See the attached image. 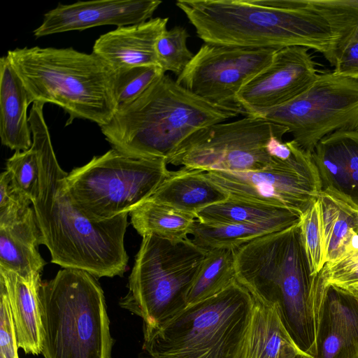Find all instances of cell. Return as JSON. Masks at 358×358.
<instances>
[{
  "label": "cell",
  "instance_id": "19",
  "mask_svg": "<svg viewBox=\"0 0 358 358\" xmlns=\"http://www.w3.org/2000/svg\"><path fill=\"white\" fill-rule=\"evenodd\" d=\"M28 92L6 55L0 58V138L1 144L15 151L32 145L27 115Z\"/></svg>",
  "mask_w": 358,
  "mask_h": 358
},
{
  "label": "cell",
  "instance_id": "33",
  "mask_svg": "<svg viewBox=\"0 0 358 358\" xmlns=\"http://www.w3.org/2000/svg\"><path fill=\"white\" fill-rule=\"evenodd\" d=\"M299 226L310 275L314 276L321 271L326 264L321 208L318 199L301 215Z\"/></svg>",
  "mask_w": 358,
  "mask_h": 358
},
{
  "label": "cell",
  "instance_id": "29",
  "mask_svg": "<svg viewBox=\"0 0 358 358\" xmlns=\"http://www.w3.org/2000/svg\"><path fill=\"white\" fill-rule=\"evenodd\" d=\"M308 1L326 19L332 30L335 41L331 55L336 45L350 38L358 37V0Z\"/></svg>",
  "mask_w": 358,
  "mask_h": 358
},
{
  "label": "cell",
  "instance_id": "16",
  "mask_svg": "<svg viewBox=\"0 0 358 358\" xmlns=\"http://www.w3.org/2000/svg\"><path fill=\"white\" fill-rule=\"evenodd\" d=\"M322 190L358 208V131H337L312 152Z\"/></svg>",
  "mask_w": 358,
  "mask_h": 358
},
{
  "label": "cell",
  "instance_id": "34",
  "mask_svg": "<svg viewBox=\"0 0 358 358\" xmlns=\"http://www.w3.org/2000/svg\"><path fill=\"white\" fill-rule=\"evenodd\" d=\"M31 201L16 190L6 170L0 176V227L8 225L22 217L30 209Z\"/></svg>",
  "mask_w": 358,
  "mask_h": 358
},
{
  "label": "cell",
  "instance_id": "8",
  "mask_svg": "<svg viewBox=\"0 0 358 358\" xmlns=\"http://www.w3.org/2000/svg\"><path fill=\"white\" fill-rule=\"evenodd\" d=\"M208 251L191 238L173 241L143 236L120 306L141 317L143 327H158L187 306L188 292Z\"/></svg>",
  "mask_w": 358,
  "mask_h": 358
},
{
  "label": "cell",
  "instance_id": "30",
  "mask_svg": "<svg viewBox=\"0 0 358 358\" xmlns=\"http://www.w3.org/2000/svg\"><path fill=\"white\" fill-rule=\"evenodd\" d=\"M164 74L159 66H134L112 71L117 109L136 100Z\"/></svg>",
  "mask_w": 358,
  "mask_h": 358
},
{
  "label": "cell",
  "instance_id": "21",
  "mask_svg": "<svg viewBox=\"0 0 358 358\" xmlns=\"http://www.w3.org/2000/svg\"><path fill=\"white\" fill-rule=\"evenodd\" d=\"M227 198V194L205 177L203 171L182 167L170 171L150 199L196 217L201 210Z\"/></svg>",
  "mask_w": 358,
  "mask_h": 358
},
{
  "label": "cell",
  "instance_id": "24",
  "mask_svg": "<svg viewBox=\"0 0 358 358\" xmlns=\"http://www.w3.org/2000/svg\"><path fill=\"white\" fill-rule=\"evenodd\" d=\"M318 200L322 215L325 261L334 262L356 248V208L322 190Z\"/></svg>",
  "mask_w": 358,
  "mask_h": 358
},
{
  "label": "cell",
  "instance_id": "7",
  "mask_svg": "<svg viewBox=\"0 0 358 358\" xmlns=\"http://www.w3.org/2000/svg\"><path fill=\"white\" fill-rule=\"evenodd\" d=\"M44 358H112L103 292L94 276L59 270L40 289Z\"/></svg>",
  "mask_w": 358,
  "mask_h": 358
},
{
  "label": "cell",
  "instance_id": "25",
  "mask_svg": "<svg viewBox=\"0 0 358 358\" xmlns=\"http://www.w3.org/2000/svg\"><path fill=\"white\" fill-rule=\"evenodd\" d=\"M318 327L345 343L358 358V300L350 293L327 285Z\"/></svg>",
  "mask_w": 358,
  "mask_h": 358
},
{
  "label": "cell",
  "instance_id": "32",
  "mask_svg": "<svg viewBox=\"0 0 358 358\" xmlns=\"http://www.w3.org/2000/svg\"><path fill=\"white\" fill-rule=\"evenodd\" d=\"M189 34L182 27L166 29L159 38L156 52L159 66L163 71H171L177 77L186 69L194 57L187 41Z\"/></svg>",
  "mask_w": 358,
  "mask_h": 358
},
{
  "label": "cell",
  "instance_id": "12",
  "mask_svg": "<svg viewBox=\"0 0 358 358\" xmlns=\"http://www.w3.org/2000/svg\"><path fill=\"white\" fill-rule=\"evenodd\" d=\"M285 160L275 159L266 167L248 171H204L206 178L228 197L286 208L301 216L319 197L322 183L312 153L293 140Z\"/></svg>",
  "mask_w": 358,
  "mask_h": 358
},
{
  "label": "cell",
  "instance_id": "10",
  "mask_svg": "<svg viewBox=\"0 0 358 358\" xmlns=\"http://www.w3.org/2000/svg\"><path fill=\"white\" fill-rule=\"evenodd\" d=\"M286 127L246 115L230 122L213 124L196 131L166 159L167 164L203 171H248L274 161L266 146L273 136L282 138Z\"/></svg>",
  "mask_w": 358,
  "mask_h": 358
},
{
  "label": "cell",
  "instance_id": "14",
  "mask_svg": "<svg viewBox=\"0 0 358 358\" xmlns=\"http://www.w3.org/2000/svg\"><path fill=\"white\" fill-rule=\"evenodd\" d=\"M318 76L308 48H285L277 50L270 63L243 87L236 103L245 115L275 108L305 91Z\"/></svg>",
  "mask_w": 358,
  "mask_h": 358
},
{
  "label": "cell",
  "instance_id": "23",
  "mask_svg": "<svg viewBox=\"0 0 358 358\" xmlns=\"http://www.w3.org/2000/svg\"><path fill=\"white\" fill-rule=\"evenodd\" d=\"M196 219L208 224L278 223L291 227L300 222L301 215L286 208L228 197L201 210Z\"/></svg>",
  "mask_w": 358,
  "mask_h": 358
},
{
  "label": "cell",
  "instance_id": "17",
  "mask_svg": "<svg viewBox=\"0 0 358 358\" xmlns=\"http://www.w3.org/2000/svg\"><path fill=\"white\" fill-rule=\"evenodd\" d=\"M168 17L119 27L101 35L92 52L112 71L141 66H159L156 45L167 29Z\"/></svg>",
  "mask_w": 358,
  "mask_h": 358
},
{
  "label": "cell",
  "instance_id": "26",
  "mask_svg": "<svg viewBox=\"0 0 358 358\" xmlns=\"http://www.w3.org/2000/svg\"><path fill=\"white\" fill-rule=\"evenodd\" d=\"M129 215L134 228L142 237L155 235L173 241L187 238L190 228L196 220L194 215L150 199Z\"/></svg>",
  "mask_w": 358,
  "mask_h": 358
},
{
  "label": "cell",
  "instance_id": "5",
  "mask_svg": "<svg viewBox=\"0 0 358 358\" xmlns=\"http://www.w3.org/2000/svg\"><path fill=\"white\" fill-rule=\"evenodd\" d=\"M6 56L30 103H51L75 119L107 124L117 110L112 71L95 55L72 48H17Z\"/></svg>",
  "mask_w": 358,
  "mask_h": 358
},
{
  "label": "cell",
  "instance_id": "2",
  "mask_svg": "<svg viewBox=\"0 0 358 358\" xmlns=\"http://www.w3.org/2000/svg\"><path fill=\"white\" fill-rule=\"evenodd\" d=\"M235 268L236 280L256 301L274 306L296 345L315 358L327 285L322 269L310 275L299 222L237 248Z\"/></svg>",
  "mask_w": 358,
  "mask_h": 358
},
{
  "label": "cell",
  "instance_id": "18",
  "mask_svg": "<svg viewBox=\"0 0 358 358\" xmlns=\"http://www.w3.org/2000/svg\"><path fill=\"white\" fill-rule=\"evenodd\" d=\"M0 283L8 296L18 348L26 354L41 353V278L26 280L0 267Z\"/></svg>",
  "mask_w": 358,
  "mask_h": 358
},
{
  "label": "cell",
  "instance_id": "6",
  "mask_svg": "<svg viewBox=\"0 0 358 358\" xmlns=\"http://www.w3.org/2000/svg\"><path fill=\"white\" fill-rule=\"evenodd\" d=\"M255 304L236 280L165 323L143 327V348L152 358H244Z\"/></svg>",
  "mask_w": 358,
  "mask_h": 358
},
{
  "label": "cell",
  "instance_id": "11",
  "mask_svg": "<svg viewBox=\"0 0 358 358\" xmlns=\"http://www.w3.org/2000/svg\"><path fill=\"white\" fill-rule=\"evenodd\" d=\"M259 117L287 128L292 140L312 153L324 137L337 131H358V80L331 73L291 101L257 112Z\"/></svg>",
  "mask_w": 358,
  "mask_h": 358
},
{
  "label": "cell",
  "instance_id": "13",
  "mask_svg": "<svg viewBox=\"0 0 358 358\" xmlns=\"http://www.w3.org/2000/svg\"><path fill=\"white\" fill-rule=\"evenodd\" d=\"M276 51L204 43L176 81L209 102L238 104L240 90L270 63Z\"/></svg>",
  "mask_w": 358,
  "mask_h": 358
},
{
  "label": "cell",
  "instance_id": "1",
  "mask_svg": "<svg viewBox=\"0 0 358 358\" xmlns=\"http://www.w3.org/2000/svg\"><path fill=\"white\" fill-rule=\"evenodd\" d=\"M45 103H34L29 114L32 144L38 150L40 186L32 208L42 243L51 262L96 278L122 275L129 257L124 239L128 214L92 221L74 204L66 188L68 175L59 166L43 115Z\"/></svg>",
  "mask_w": 358,
  "mask_h": 358
},
{
  "label": "cell",
  "instance_id": "22",
  "mask_svg": "<svg viewBox=\"0 0 358 358\" xmlns=\"http://www.w3.org/2000/svg\"><path fill=\"white\" fill-rule=\"evenodd\" d=\"M244 358L313 357L296 345L274 306L255 300Z\"/></svg>",
  "mask_w": 358,
  "mask_h": 358
},
{
  "label": "cell",
  "instance_id": "3",
  "mask_svg": "<svg viewBox=\"0 0 358 358\" xmlns=\"http://www.w3.org/2000/svg\"><path fill=\"white\" fill-rule=\"evenodd\" d=\"M204 43L278 50L313 49L329 62L335 37L308 0H178Z\"/></svg>",
  "mask_w": 358,
  "mask_h": 358
},
{
  "label": "cell",
  "instance_id": "40",
  "mask_svg": "<svg viewBox=\"0 0 358 358\" xmlns=\"http://www.w3.org/2000/svg\"><path fill=\"white\" fill-rule=\"evenodd\" d=\"M0 358H4L3 356L0 355Z\"/></svg>",
  "mask_w": 358,
  "mask_h": 358
},
{
  "label": "cell",
  "instance_id": "38",
  "mask_svg": "<svg viewBox=\"0 0 358 358\" xmlns=\"http://www.w3.org/2000/svg\"><path fill=\"white\" fill-rule=\"evenodd\" d=\"M342 289L350 293L358 300V282L349 285Z\"/></svg>",
  "mask_w": 358,
  "mask_h": 358
},
{
  "label": "cell",
  "instance_id": "15",
  "mask_svg": "<svg viewBox=\"0 0 358 358\" xmlns=\"http://www.w3.org/2000/svg\"><path fill=\"white\" fill-rule=\"evenodd\" d=\"M162 3L159 0H96L58 4L44 15L33 31L36 38L101 25L117 27L152 19Z\"/></svg>",
  "mask_w": 358,
  "mask_h": 358
},
{
  "label": "cell",
  "instance_id": "20",
  "mask_svg": "<svg viewBox=\"0 0 358 358\" xmlns=\"http://www.w3.org/2000/svg\"><path fill=\"white\" fill-rule=\"evenodd\" d=\"M42 237L33 208L20 219L0 227V267L26 280L41 278L45 262L38 251Z\"/></svg>",
  "mask_w": 358,
  "mask_h": 358
},
{
  "label": "cell",
  "instance_id": "35",
  "mask_svg": "<svg viewBox=\"0 0 358 358\" xmlns=\"http://www.w3.org/2000/svg\"><path fill=\"white\" fill-rule=\"evenodd\" d=\"M322 271L327 285L343 288L358 282V249L351 250L338 259L327 262Z\"/></svg>",
  "mask_w": 358,
  "mask_h": 358
},
{
  "label": "cell",
  "instance_id": "27",
  "mask_svg": "<svg viewBox=\"0 0 358 358\" xmlns=\"http://www.w3.org/2000/svg\"><path fill=\"white\" fill-rule=\"evenodd\" d=\"M287 228L278 223L208 224L196 219L189 235L196 245L208 251L215 248L237 249L258 237Z\"/></svg>",
  "mask_w": 358,
  "mask_h": 358
},
{
  "label": "cell",
  "instance_id": "31",
  "mask_svg": "<svg viewBox=\"0 0 358 358\" xmlns=\"http://www.w3.org/2000/svg\"><path fill=\"white\" fill-rule=\"evenodd\" d=\"M14 188L31 202L38 195L40 186L41 164L37 149L32 144L25 151H15L6 162Z\"/></svg>",
  "mask_w": 358,
  "mask_h": 358
},
{
  "label": "cell",
  "instance_id": "9",
  "mask_svg": "<svg viewBox=\"0 0 358 358\" xmlns=\"http://www.w3.org/2000/svg\"><path fill=\"white\" fill-rule=\"evenodd\" d=\"M169 173L165 159L135 157L112 148L68 173L66 188L75 206L99 222L130 213Z\"/></svg>",
  "mask_w": 358,
  "mask_h": 358
},
{
  "label": "cell",
  "instance_id": "4",
  "mask_svg": "<svg viewBox=\"0 0 358 358\" xmlns=\"http://www.w3.org/2000/svg\"><path fill=\"white\" fill-rule=\"evenodd\" d=\"M240 115L245 113L239 105L206 101L165 73L100 128L112 147L123 153L166 160L196 131Z\"/></svg>",
  "mask_w": 358,
  "mask_h": 358
},
{
  "label": "cell",
  "instance_id": "36",
  "mask_svg": "<svg viewBox=\"0 0 358 358\" xmlns=\"http://www.w3.org/2000/svg\"><path fill=\"white\" fill-rule=\"evenodd\" d=\"M15 325L8 296L0 283V355L4 358H19Z\"/></svg>",
  "mask_w": 358,
  "mask_h": 358
},
{
  "label": "cell",
  "instance_id": "28",
  "mask_svg": "<svg viewBox=\"0 0 358 358\" xmlns=\"http://www.w3.org/2000/svg\"><path fill=\"white\" fill-rule=\"evenodd\" d=\"M236 250L215 248L208 251L188 292L187 306L219 293L236 280Z\"/></svg>",
  "mask_w": 358,
  "mask_h": 358
},
{
  "label": "cell",
  "instance_id": "39",
  "mask_svg": "<svg viewBox=\"0 0 358 358\" xmlns=\"http://www.w3.org/2000/svg\"><path fill=\"white\" fill-rule=\"evenodd\" d=\"M355 231L358 234V208H356Z\"/></svg>",
  "mask_w": 358,
  "mask_h": 358
},
{
  "label": "cell",
  "instance_id": "37",
  "mask_svg": "<svg viewBox=\"0 0 358 358\" xmlns=\"http://www.w3.org/2000/svg\"><path fill=\"white\" fill-rule=\"evenodd\" d=\"M333 72L341 76L358 80V37H352L336 45L331 51Z\"/></svg>",
  "mask_w": 358,
  "mask_h": 358
}]
</instances>
